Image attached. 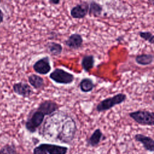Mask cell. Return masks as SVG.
Masks as SVG:
<instances>
[{
  "instance_id": "obj_10",
  "label": "cell",
  "mask_w": 154,
  "mask_h": 154,
  "mask_svg": "<svg viewBox=\"0 0 154 154\" xmlns=\"http://www.w3.org/2000/svg\"><path fill=\"white\" fill-rule=\"evenodd\" d=\"M134 138L135 141L140 143L146 150L150 152H154V139L150 137L142 134H137Z\"/></svg>"
},
{
  "instance_id": "obj_1",
  "label": "cell",
  "mask_w": 154,
  "mask_h": 154,
  "mask_svg": "<svg viewBox=\"0 0 154 154\" xmlns=\"http://www.w3.org/2000/svg\"><path fill=\"white\" fill-rule=\"evenodd\" d=\"M58 115L54 114L45 122L42 134L45 138H54L63 143H70L75 138L77 130L75 120L66 113L61 120H58Z\"/></svg>"
},
{
  "instance_id": "obj_15",
  "label": "cell",
  "mask_w": 154,
  "mask_h": 154,
  "mask_svg": "<svg viewBox=\"0 0 154 154\" xmlns=\"http://www.w3.org/2000/svg\"><path fill=\"white\" fill-rule=\"evenodd\" d=\"M154 60V55L152 54H142L135 57L137 64L140 66H148L151 64Z\"/></svg>"
},
{
  "instance_id": "obj_12",
  "label": "cell",
  "mask_w": 154,
  "mask_h": 154,
  "mask_svg": "<svg viewBox=\"0 0 154 154\" xmlns=\"http://www.w3.org/2000/svg\"><path fill=\"white\" fill-rule=\"evenodd\" d=\"M40 146L44 149L47 154H66L68 150L67 147L54 144L42 143L40 144Z\"/></svg>"
},
{
  "instance_id": "obj_8",
  "label": "cell",
  "mask_w": 154,
  "mask_h": 154,
  "mask_svg": "<svg viewBox=\"0 0 154 154\" xmlns=\"http://www.w3.org/2000/svg\"><path fill=\"white\" fill-rule=\"evenodd\" d=\"M89 3L82 2L76 4L70 10V16L74 19H82L88 14Z\"/></svg>"
},
{
  "instance_id": "obj_14",
  "label": "cell",
  "mask_w": 154,
  "mask_h": 154,
  "mask_svg": "<svg viewBox=\"0 0 154 154\" xmlns=\"http://www.w3.org/2000/svg\"><path fill=\"white\" fill-rule=\"evenodd\" d=\"M30 85L36 90H41L45 86V81L42 77L36 74H31L28 76Z\"/></svg>"
},
{
  "instance_id": "obj_11",
  "label": "cell",
  "mask_w": 154,
  "mask_h": 154,
  "mask_svg": "<svg viewBox=\"0 0 154 154\" xmlns=\"http://www.w3.org/2000/svg\"><path fill=\"white\" fill-rule=\"evenodd\" d=\"M64 44L70 49L75 50L78 49L82 46V37L78 33H73L64 41Z\"/></svg>"
},
{
  "instance_id": "obj_25",
  "label": "cell",
  "mask_w": 154,
  "mask_h": 154,
  "mask_svg": "<svg viewBox=\"0 0 154 154\" xmlns=\"http://www.w3.org/2000/svg\"><path fill=\"white\" fill-rule=\"evenodd\" d=\"M60 2V1L59 0H57V1H56V0H51V1H49V3H51L52 4H54V5H57Z\"/></svg>"
},
{
  "instance_id": "obj_2",
  "label": "cell",
  "mask_w": 154,
  "mask_h": 154,
  "mask_svg": "<svg viewBox=\"0 0 154 154\" xmlns=\"http://www.w3.org/2000/svg\"><path fill=\"white\" fill-rule=\"evenodd\" d=\"M127 99L126 94L119 93L112 97H109L102 100L96 107V110L98 112H101L103 111H108L116 105H118L123 103Z\"/></svg>"
},
{
  "instance_id": "obj_18",
  "label": "cell",
  "mask_w": 154,
  "mask_h": 154,
  "mask_svg": "<svg viewBox=\"0 0 154 154\" xmlns=\"http://www.w3.org/2000/svg\"><path fill=\"white\" fill-rule=\"evenodd\" d=\"M94 65V57L93 55H85L81 60V66L83 70L88 72L92 69Z\"/></svg>"
},
{
  "instance_id": "obj_13",
  "label": "cell",
  "mask_w": 154,
  "mask_h": 154,
  "mask_svg": "<svg viewBox=\"0 0 154 154\" xmlns=\"http://www.w3.org/2000/svg\"><path fill=\"white\" fill-rule=\"evenodd\" d=\"M103 137V133L99 128L96 129L90 137L87 140V144L90 147H96Z\"/></svg>"
},
{
  "instance_id": "obj_5",
  "label": "cell",
  "mask_w": 154,
  "mask_h": 154,
  "mask_svg": "<svg viewBox=\"0 0 154 154\" xmlns=\"http://www.w3.org/2000/svg\"><path fill=\"white\" fill-rule=\"evenodd\" d=\"M49 78L55 83L60 84H70L75 79L73 74L60 68H56L49 75Z\"/></svg>"
},
{
  "instance_id": "obj_24",
  "label": "cell",
  "mask_w": 154,
  "mask_h": 154,
  "mask_svg": "<svg viewBox=\"0 0 154 154\" xmlns=\"http://www.w3.org/2000/svg\"><path fill=\"white\" fill-rule=\"evenodd\" d=\"M123 40H124V37H123V35H120V36L117 37L116 38V41L118 43H121Z\"/></svg>"
},
{
  "instance_id": "obj_16",
  "label": "cell",
  "mask_w": 154,
  "mask_h": 154,
  "mask_svg": "<svg viewBox=\"0 0 154 154\" xmlns=\"http://www.w3.org/2000/svg\"><path fill=\"white\" fill-rule=\"evenodd\" d=\"M102 11L103 7L101 4L96 1H91L89 2V16L95 17H99L102 14Z\"/></svg>"
},
{
  "instance_id": "obj_17",
  "label": "cell",
  "mask_w": 154,
  "mask_h": 154,
  "mask_svg": "<svg viewBox=\"0 0 154 154\" xmlns=\"http://www.w3.org/2000/svg\"><path fill=\"white\" fill-rule=\"evenodd\" d=\"M79 87L82 92L88 93L94 89L95 84L91 79L89 78H84L79 82Z\"/></svg>"
},
{
  "instance_id": "obj_3",
  "label": "cell",
  "mask_w": 154,
  "mask_h": 154,
  "mask_svg": "<svg viewBox=\"0 0 154 154\" xmlns=\"http://www.w3.org/2000/svg\"><path fill=\"white\" fill-rule=\"evenodd\" d=\"M129 116L137 123L142 126H154V112L146 109H138L131 112Z\"/></svg>"
},
{
  "instance_id": "obj_20",
  "label": "cell",
  "mask_w": 154,
  "mask_h": 154,
  "mask_svg": "<svg viewBox=\"0 0 154 154\" xmlns=\"http://www.w3.org/2000/svg\"><path fill=\"white\" fill-rule=\"evenodd\" d=\"M0 154H17L16 147L14 144H5L0 149Z\"/></svg>"
},
{
  "instance_id": "obj_4",
  "label": "cell",
  "mask_w": 154,
  "mask_h": 154,
  "mask_svg": "<svg viewBox=\"0 0 154 154\" xmlns=\"http://www.w3.org/2000/svg\"><path fill=\"white\" fill-rule=\"evenodd\" d=\"M45 115L37 108L32 110L25 124L26 129L30 133H34L44 121Z\"/></svg>"
},
{
  "instance_id": "obj_23",
  "label": "cell",
  "mask_w": 154,
  "mask_h": 154,
  "mask_svg": "<svg viewBox=\"0 0 154 154\" xmlns=\"http://www.w3.org/2000/svg\"><path fill=\"white\" fill-rule=\"evenodd\" d=\"M4 14L2 10L0 8V24L2 23L4 21Z\"/></svg>"
},
{
  "instance_id": "obj_22",
  "label": "cell",
  "mask_w": 154,
  "mask_h": 154,
  "mask_svg": "<svg viewBox=\"0 0 154 154\" xmlns=\"http://www.w3.org/2000/svg\"><path fill=\"white\" fill-rule=\"evenodd\" d=\"M33 154H47L44 149L40 146H36L33 150Z\"/></svg>"
},
{
  "instance_id": "obj_6",
  "label": "cell",
  "mask_w": 154,
  "mask_h": 154,
  "mask_svg": "<svg viewBox=\"0 0 154 154\" xmlns=\"http://www.w3.org/2000/svg\"><path fill=\"white\" fill-rule=\"evenodd\" d=\"M32 68L37 73L40 75L48 74L51 70V66L49 57H43L36 61L33 64Z\"/></svg>"
},
{
  "instance_id": "obj_26",
  "label": "cell",
  "mask_w": 154,
  "mask_h": 154,
  "mask_svg": "<svg viewBox=\"0 0 154 154\" xmlns=\"http://www.w3.org/2000/svg\"><path fill=\"white\" fill-rule=\"evenodd\" d=\"M151 99H152V100L153 101V102L154 103V91L152 93V96H151Z\"/></svg>"
},
{
  "instance_id": "obj_19",
  "label": "cell",
  "mask_w": 154,
  "mask_h": 154,
  "mask_svg": "<svg viewBox=\"0 0 154 154\" xmlns=\"http://www.w3.org/2000/svg\"><path fill=\"white\" fill-rule=\"evenodd\" d=\"M47 51L49 52L50 54L54 56L59 55L63 51V46L61 44L51 42L48 43L46 45Z\"/></svg>"
},
{
  "instance_id": "obj_21",
  "label": "cell",
  "mask_w": 154,
  "mask_h": 154,
  "mask_svg": "<svg viewBox=\"0 0 154 154\" xmlns=\"http://www.w3.org/2000/svg\"><path fill=\"white\" fill-rule=\"evenodd\" d=\"M139 36L152 45H154V34L150 31H140Z\"/></svg>"
},
{
  "instance_id": "obj_7",
  "label": "cell",
  "mask_w": 154,
  "mask_h": 154,
  "mask_svg": "<svg viewBox=\"0 0 154 154\" xmlns=\"http://www.w3.org/2000/svg\"><path fill=\"white\" fill-rule=\"evenodd\" d=\"M60 108V105L52 100H45L41 102L37 108V109L43 112L45 116H50Z\"/></svg>"
},
{
  "instance_id": "obj_9",
  "label": "cell",
  "mask_w": 154,
  "mask_h": 154,
  "mask_svg": "<svg viewBox=\"0 0 154 154\" xmlns=\"http://www.w3.org/2000/svg\"><path fill=\"white\" fill-rule=\"evenodd\" d=\"M13 90L16 94L23 97H29L34 93L31 87L23 82L14 83L13 85Z\"/></svg>"
},
{
  "instance_id": "obj_27",
  "label": "cell",
  "mask_w": 154,
  "mask_h": 154,
  "mask_svg": "<svg viewBox=\"0 0 154 154\" xmlns=\"http://www.w3.org/2000/svg\"><path fill=\"white\" fill-rule=\"evenodd\" d=\"M1 1H0V4H1Z\"/></svg>"
}]
</instances>
